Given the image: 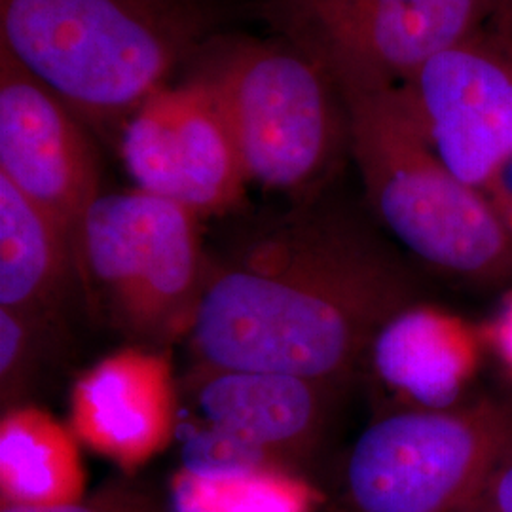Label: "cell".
Returning a JSON list of instances; mask_svg holds the SVG:
<instances>
[{"instance_id": "1", "label": "cell", "mask_w": 512, "mask_h": 512, "mask_svg": "<svg viewBox=\"0 0 512 512\" xmlns=\"http://www.w3.org/2000/svg\"><path fill=\"white\" fill-rule=\"evenodd\" d=\"M423 300L401 253L355 217L308 211L209 266L190 344L205 368L344 389L385 323Z\"/></svg>"}, {"instance_id": "2", "label": "cell", "mask_w": 512, "mask_h": 512, "mask_svg": "<svg viewBox=\"0 0 512 512\" xmlns=\"http://www.w3.org/2000/svg\"><path fill=\"white\" fill-rule=\"evenodd\" d=\"M349 154L387 234L433 272L469 287H512V243L484 192L429 147L397 88L344 93Z\"/></svg>"}, {"instance_id": "3", "label": "cell", "mask_w": 512, "mask_h": 512, "mask_svg": "<svg viewBox=\"0 0 512 512\" xmlns=\"http://www.w3.org/2000/svg\"><path fill=\"white\" fill-rule=\"evenodd\" d=\"M188 42L160 0H0V48L97 133L120 137Z\"/></svg>"}, {"instance_id": "4", "label": "cell", "mask_w": 512, "mask_h": 512, "mask_svg": "<svg viewBox=\"0 0 512 512\" xmlns=\"http://www.w3.org/2000/svg\"><path fill=\"white\" fill-rule=\"evenodd\" d=\"M202 78L219 97L249 183L311 194L349 154L344 93L289 40L238 44Z\"/></svg>"}, {"instance_id": "5", "label": "cell", "mask_w": 512, "mask_h": 512, "mask_svg": "<svg viewBox=\"0 0 512 512\" xmlns=\"http://www.w3.org/2000/svg\"><path fill=\"white\" fill-rule=\"evenodd\" d=\"M200 217L141 188L101 194L80 224L78 275L137 346L190 336L209 264Z\"/></svg>"}, {"instance_id": "6", "label": "cell", "mask_w": 512, "mask_h": 512, "mask_svg": "<svg viewBox=\"0 0 512 512\" xmlns=\"http://www.w3.org/2000/svg\"><path fill=\"white\" fill-rule=\"evenodd\" d=\"M512 444V393L387 410L351 444L338 512H461Z\"/></svg>"}, {"instance_id": "7", "label": "cell", "mask_w": 512, "mask_h": 512, "mask_svg": "<svg viewBox=\"0 0 512 512\" xmlns=\"http://www.w3.org/2000/svg\"><path fill=\"white\" fill-rule=\"evenodd\" d=\"M266 16L342 93L401 88L492 23L486 0H268Z\"/></svg>"}, {"instance_id": "8", "label": "cell", "mask_w": 512, "mask_h": 512, "mask_svg": "<svg viewBox=\"0 0 512 512\" xmlns=\"http://www.w3.org/2000/svg\"><path fill=\"white\" fill-rule=\"evenodd\" d=\"M118 143L135 188L200 219L234 209L249 184L219 97L202 76L152 93Z\"/></svg>"}, {"instance_id": "9", "label": "cell", "mask_w": 512, "mask_h": 512, "mask_svg": "<svg viewBox=\"0 0 512 512\" xmlns=\"http://www.w3.org/2000/svg\"><path fill=\"white\" fill-rule=\"evenodd\" d=\"M429 147L482 188L512 158V37L486 27L397 88Z\"/></svg>"}, {"instance_id": "10", "label": "cell", "mask_w": 512, "mask_h": 512, "mask_svg": "<svg viewBox=\"0 0 512 512\" xmlns=\"http://www.w3.org/2000/svg\"><path fill=\"white\" fill-rule=\"evenodd\" d=\"M86 128L50 88L0 48V175L59 224L73 247L76 270L80 224L101 196Z\"/></svg>"}, {"instance_id": "11", "label": "cell", "mask_w": 512, "mask_h": 512, "mask_svg": "<svg viewBox=\"0 0 512 512\" xmlns=\"http://www.w3.org/2000/svg\"><path fill=\"white\" fill-rule=\"evenodd\" d=\"M179 391L160 349L129 346L73 385L69 427L78 442L124 471L162 454L179 431Z\"/></svg>"}, {"instance_id": "12", "label": "cell", "mask_w": 512, "mask_h": 512, "mask_svg": "<svg viewBox=\"0 0 512 512\" xmlns=\"http://www.w3.org/2000/svg\"><path fill=\"white\" fill-rule=\"evenodd\" d=\"M205 425L300 473L321 448L342 389L272 370L205 368L192 376Z\"/></svg>"}, {"instance_id": "13", "label": "cell", "mask_w": 512, "mask_h": 512, "mask_svg": "<svg viewBox=\"0 0 512 512\" xmlns=\"http://www.w3.org/2000/svg\"><path fill=\"white\" fill-rule=\"evenodd\" d=\"M488 357L480 323L418 300L385 323L363 366L393 397L389 410L448 408L475 397Z\"/></svg>"}, {"instance_id": "14", "label": "cell", "mask_w": 512, "mask_h": 512, "mask_svg": "<svg viewBox=\"0 0 512 512\" xmlns=\"http://www.w3.org/2000/svg\"><path fill=\"white\" fill-rule=\"evenodd\" d=\"M74 281L80 277L65 232L0 175V308L50 327Z\"/></svg>"}, {"instance_id": "15", "label": "cell", "mask_w": 512, "mask_h": 512, "mask_svg": "<svg viewBox=\"0 0 512 512\" xmlns=\"http://www.w3.org/2000/svg\"><path fill=\"white\" fill-rule=\"evenodd\" d=\"M86 495V467L73 429L21 404L0 420V507H54Z\"/></svg>"}, {"instance_id": "16", "label": "cell", "mask_w": 512, "mask_h": 512, "mask_svg": "<svg viewBox=\"0 0 512 512\" xmlns=\"http://www.w3.org/2000/svg\"><path fill=\"white\" fill-rule=\"evenodd\" d=\"M175 512H315L319 494L306 476L287 469L200 475L179 469L171 482Z\"/></svg>"}, {"instance_id": "17", "label": "cell", "mask_w": 512, "mask_h": 512, "mask_svg": "<svg viewBox=\"0 0 512 512\" xmlns=\"http://www.w3.org/2000/svg\"><path fill=\"white\" fill-rule=\"evenodd\" d=\"M48 327L0 308V401L2 412L25 403L40 363Z\"/></svg>"}, {"instance_id": "18", "label": "cell", "mask_w": 512, "mask_h": 512, "mask_svg": "<svg viewBox=\"0 0 512 512\" xmlns=\"http://www.w3.org/2000/svg\"><path fill=\"white\" fill-rule=\"evenodd\" d=\"M283 469L275 461L211 425L192 429L184 442L183 469L200 475H236L256 469Z\"/></svg>"}, {"instance_id": "19", "label": "cell", "mask_w": 512, "mask_h": 512, "mask_svg": "<svg viewBox=\"0 0 512 512\" xmlns=\"http://www.w3.org/2000/svg\"><path fill=\"white\" fill-rule=\"evenodd\" d=\"M0 512H175L156 490L143 482L116 478L93 495L54 507H0Z\"/></svg>"}, {"instance_id": "20", "label": "cell", "mask_w": 512, "mask_h": 512, "mask_svg": "<svg viewBox=\"0 0 512 512\" xmlns=\"http://www.w3.org/2000/svg\"><path fill=\"white\" fill-rule=\"evenodd\" d=\"M480 325L490 359L512 385V287L501 293L492 315Z\"/></svg>"}, {"instance_id": "21", "label": "cell", "mask_w": 512, "mask_h": 512, "mask_svg": "<svg viewBox=\"0 0 512 512\" xmlns=\"http://www.w3.org/2000/svg\"><path fill=\"white\" fill-rule=\"evenodd\" d=\"M461 512H512V444Z\"/></svg>"}, {"instance_id": "22", "label": "cell", "mask_w": 512, "mask_h": 512, "mask_svg": "<svg viewBox=\"0 0 512 512\" xmlns=\"http://www.w3.org/2000/svg\"><path fill=\"white\" fill-rule=\"evenodd\" d=\"M480 190L492 205L495 217L512 243V158L499 165Z\"/></svg>"}, {"instance_id": "23", "label": "cell", "mask_w": 512, "mask_h": 512, "mask_svg": "<svg viewBox=\"0 0 512 512\" xmlns=\"http://www.w3.org/2000/svg\"><path fill=\"white\" fill-rule=\"evenodd\" d=\"M492 12L490 27L512 37V0H486Z\"/></svg>"}]
</instances>
